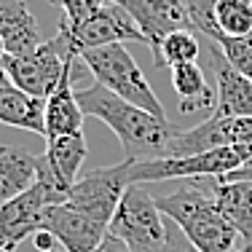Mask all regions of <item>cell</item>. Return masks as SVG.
<instances>
[{"label": "cell", "instance_id": "6da1fadb", "mask_svg": "<svg viewBox=\"0 0 252 252\" xmlns=\"http://www.w3.org/2000/svg\"><path fill=\"white\" fill-rule=\"evenodd\" d=\"M75 97L83 116H92L97 121H102L118 137V142L124 148V158L129 161L164 158L169 142L180 131L166 118H158L153 113L142 110V107L131 105V102L121 99L118 94L107 92L99 83L78 89Z\"/></svg>", "mask_w": 252, "mask_h": 252}, {"label": "cell", "instance_id": "7a4b0ae2", "mask_svg": "<svg viewBox=\"0 0 252 252\" xmlns=\"http://www.w3.org/2000/svg\"><path fill=\"white\" fill-rule=\"evenodd\" d=\"M156 204L199 252L236 250V228L220 215L215 199L204 193L199 185H185L175 193L156 199Z\"/></svg>", "mask_w": 252, "mask_h": 252}, {"label": "cell", "instance_id": "3957f363", "mask_svg": "<svg viewBox=\"0 0 252 252\" xmlns=\"http://www.w3.org/2000/svg\"><path fill=\"white\" fill-rule=\"evenodd\" d=\"M83 64L92 70V75L97 78L99 86H105L107 92L118 94L121 99L131 102V105L142 107V110L153 113L158 118H166V110L161 105V99L156 97L153 86L148 83L145 73L140 70V64L134 62L124 43H110L99 46V49H89L81 54Z\"/></svg>", "mask_w": 252, "mask_h": 252}, {"label": "cell", "instance_id": "277c9868", "mask_svg": "<svg viewBox=\"0 0 252 252\" xmlns=\"http://www.w3.org/2000/svg\"><path fill=\"white\" fill-rule=\"evenodd\" d=\"M252 161V145H233L218 148V151L185 156V158H148L131 161L129 183H161V180H201V177H225L242 169Z\"/></svg>", "mask_w": 252, "mask_h": 252}, {"label": "cell", "instance_id": "5b68a950", "mask_svg": "<svg viewBox=\"0 0 252 252\" xmlns=\"http://www.w3.org/2000/svg\"><path fill=\"white\" fill-rule=\"evenodd\" d=\"M107 231L121 239L131 252H164L169 242V225L164 220V212L140 185L126 188Z\"/></svg>", "mask_w": 252, "mask_h": 252}, {"label": "cell", "instance_id": "8992f818", "mask_svg": "<svg viewBox=\"0 0 252 252\" xmlns=\"http://www.w3.org/2000/svg\"><path fill=\"white\" fill-rule=\"evenodd\" d=\"M73 57L75 54L70 51L67 40L57 32L51 40H46L43 46H38L32 54H22V57L5 54L0 67L5 70L8 81L14 83L16 89H22L30 97L49 99L51 92L59 86V81H62L67 59H73Z\"/></svg>", "mask_w": 252, "mask_h": 252}, {"label": "cell", "instance_id": "52a82bcc", "mask_svg": "<svg viewBox=\"0 0 252 252\" xmlns=\"http://www.w3.org/2000/svg\"><path fill=\"white\" fill-rule=\"evenodd\" d=\"M129 169H131V161L124 158L116 166H99V169L86 172V175H81L73 183L64 204L89 215L92 220H97L102 225H110L126 188L131 185Z\"/></svg>", "mask_w": 252, "mask_h": 252}, {"label": "cell", "instance_id": "ba28073f", "mask_svg": "<svg viewBox=\"0 0 252 252\" xmlns=\"http://www.w3.org/2000/svg\"><path fill=\"white\" fill-rule=\"evenodd\" d=\"M57 32L67 40L70 51L75 57H81L89 49H99V46H110V43H126V40L145 43V35L140 32L134 19L126 14L121 5L110 3V0L102 8L94 11V14H89L86 19L75 22V25L62 19Z\"/></svg>", "mask_w": 252, "mask_h": 252}, {"label": "cell", "instance_id": "9c48e42d", "mask_svg": "<svg viewBox=\"0 0 252 252\" xmlns=\"http://www.w3.org/2000/svg\"><path fill=\"white\" fill-rule=\"evenodd\" d=\"M86 137L81 134H62L46 140L43 156H38V177L35 183L49 193L51 204H64L73 183L81 175L86 161Z\"/></svg>", "mask_w": 252, "mask_h": 252}, {"label": "cell", "instance_id": "30bf717a", "mask_svg": "<svg viewBox=\"0 0 252 252\" xmlns=\"http://www.w3.org/2000/svg\"><path fill=\"white\" fill-rule=\"evenodd\" d=\"M252 145V118H212L201 121L193 129H180L169 142L164 158H185V156L218 151V148Z\"/></svg>", "mask_w": 252, "mask_h": 252}, {"label": "cell", "instance_id": "8fae6325", "mask_svg": "<svg viewBox=\"0 0 252 252\" xmlns=\"http://www.w3.org/2000/svg\"><path fill=\"white\" fill-rule=\"evenodd\" d=\"M193 30L209 43L252 35V0H183Z\"/></svg>", "mask_w": 252, "mask_h": 252}, {"label": "cell", "instance_id": "7c38bea8", "mask_svg": "<svg viewBox=\"0 0 252 252\" xmlns=\"http://www.w3.org/2000/svg\"><path fill=\"white\" fill-rule=\"evenodd\" d=\"M51 207V199L38 183L16 199L0 204V250L14 252L25 239H32L43 228V212Z\"/></svg>", "mask_w": 252, "mask_h": 252}, {"label": "cell", "instance_id": "4fadbf2b", "mask_svg": "<svg viewBox=\"0 0 252 252\" xmlns=\"http://www.w3.org/2000/svg\"><path fill=\"white\" fill-rule=\"evenodd\" d=\"M110 3L121 5L134 19L151 51L158 49L161 40L175 30H193L183 0H110Z\"/></svg>", "mask_w": 252, "mask_h": 252}, {"label": "cell", "instance_id": "5bb4252c", "mask_svg": "<svg viewBox=\"0 0 252 252\" xmlns=\"http://www.w3.org/2000/svg\"><path fill=\"white\" fill-rule=\"evenodd\" d=\"M43 228L57 236L64 252H94L107 236V225L92 220L67 204H51L43 212Z\"/></svg>", "mask_w": 252, "mask_h": 252}, {"label": "cell", "instance_id": "9a60e30c", "mask_svg": "<svg viewBox=\"0 0 252 252\" xmlns=\"http://www.w3.org/2000/svg\"><path fill=\"white\" fill-rule=\"evenodd\" d=\"M209 67L218 81L212 118H252V81L225 62L218 49L209 57Z\"/></svg>", "mask_w": 252, "mask_h": 252}, {"label": "cell", "instance_id": "2e32d148", "mask_svg": "<svg viewBox=\"0 0 252 252\" xmlns=\"http://www.w3.org/2000/svg\"><path fill=\"white\" fill-rule=\"evenodd\" d=\"M73 64H75V57L67 59L62 81L51 92V97L46 99V113H43L46 140L49 137H62V134H81L83 131V118L86 116H83L81 105H78L75 89H73Z\"/></svg>", "mask_w": 252, "mask_h": 252}, {"label": "cell", "instance_id": "e0dca14e", "mask_svg": "<svg viewBox=\"0 0 252 252\" xmlns=\"http://www.w3.org/2000/svg\"><path fill=\"white\" fill-rule=\"evenodd\" d=\"M0 38L5 43V51L14 57L32 54L38 46L46 43L38 19L25 0H0Z\"/></svg>", "mask_w": 252, "mask_h": 252}, {"label": "cell", "instance_id": "ac0fdd59", "mask_svg": "<svg viewBox=\"0 0 252 252\" xmlns=\"http://www.w3.org/2000/svg\"><path fill=\"white\" fill-rule=\"evenodd\" d=\"M212 199L220 215L236 228V233L252 244V183L250 180H215Z\"/></svg>", "mask_w": 252, "mask_h": 252}, {"label": "cell", "instance_id": "d6986e66", "mask_svg": "<svg viewBox=\"0 0 252 252\" xmlns=\"http://www.w3.org/2000/svg\"><path fill=\"white\" fill-rule=\"evenodd\" d=\"M46 99L30 97L14 83H0V124L46 137Z\"/></svg>", "mask_w": 252, "mask_h": 252}, {"label": "cell", "instance_id": "ffe728a7", "mask_svg": "<svg viewBox=\"0 0 252 252\" xmlns=\"http://www.w3.org/2000/svg\"><path fill=\"white\" fill-rule=\"evenodd\" d=\"M38 156L16 145H0V204L16 199L35 185Z\"/></svg>", "mask_w": 252, "mask_h": 252}, {"label": "cell", "instance_id": "44dd1931", "mask_svg": "<svg viewBox=\"0 0 252 252\" xmlns=\"http://www.w3.org/2000/svg\"><path fill=\"white\" fill-rule=\"evenodd\" d=\"M169 78H172V89H175L180 99V113L183 116L215 107V94L209 89V81L204 75V70L199 67V62L169 67Z\"/></svg>", "mask_w": 252, "mask_h": 252}, {"label": "cell", "instance_id": "7402d4cb", "mask_svg": "<svg viewBox=\"0 0 252 252\" xmlns=\"http://www.w3.org/2000/svg\"><path fill=\"white\" fill-rule=\"evenodd\" d=\"M201 57L199 38L193 35V30H175L169 32L161 46L153 51L156 67H177V64H193Z\"/></svg>", "mask_w": 252, "mask_h": 252}, {"label": "cell", "instance_id": "603a6c76", "mask_svg": "<svg viewBox=\"0 0 252 252\" xmlns=\"http://www.w3.org/2000/svg\"><path fill=\"white\" fill-rule=\"evenodd\" d=\"M215 49L225 57V62L231 64L236 73L252 81V35L247 38H223L215 43Z\"/></svg>", "mask_w": 252, "mask_h": 252}, {"label": "cell", "instance_id": "cb8c5ba5", "mask_svg": "<svg viewBox=\"0 0 252 252\" xmlns=\"http://www.w3.org/2000/svg\"><path fill=\"white\" fill-rule=\"evenodd\" d=\"M51 5H59V8L64 11L62 19L70 22V25H75V22L86 19L89 14H94L97 8L107 3V0H49Z\"/></svg>", "mask_w": 252, "mask_h": 252}, {"label": "cell", "instance_id": "d4e9b609", "mask_svg": "<svg viewBox=\"0 0 252 252\" xmlns=\"http://www.w3.org/2000/svg\"><path fill=\"white\" fill-rule=\"evenodd\" d=\"M164 252H199V250L183 236V231H180L177 225H169V242H166Z\"/></svg>", "mask_w": 252, "mask_h": 252}, {"label": "cell", "instance_id": "484cf974", "mask_svg": "<svg viewBox=\"0 0 252 252\" xmlns=\"http://www.w3.org/2000/svg\"><path fill=\"white\" fill-rule=\"evenodd\" d=\"M32 247L38 252H59L62 244L57 242V236H54L51 231H46V228H40V231L32 233Z\"/></svg>", "mask_w": 252, "mask_h": 252}, {"label": "cell", "instance_id": "4316f807", "mask_svg": "<svg viewBox=\"0 0 252 252\" xmlns=\"http://www.w3.org/2000/svg\"><path fill=\"white\" fill-rule=\"evenodd\" d=\"M94 252H131V250L126 247V244H124L118 236H113V233L107 231V236L102 239V244H99V247L94 250Z\"/></svg>", "mask_w": 252, "mask_h": 252}, {"label": "cell", "instance_id": "83f0119b", "mask_svg": "<svg viewBox=\"0 0 252 252\" xmlns=\"http://www.w3.org/2000/svg\"><path fill=\"white\" fill-rule=\"evenodd\" d=\"M218 180H250V183H252V161L247 166H242V169L231 172V175H225V177H218Z\"/></svg>", "mask_w": 252, "mask_h": 252}, {"label": "cell", "instance_id": "f1b7e54d", "mask_svg": "<svg viewBox=\"0 0 252 252\" xmlns=\"http://www.w3.org/2000/svg\"><path fill=\"white\" fill-rule=\"evenodd\" d=\"M5 54H8V51H5V43H3V38H0V62L5 59Z\"/></svg>", "mask_w": 252, "mask_h": 252}, {"label": "cell", "instance_id": "f546056e", "mask_svg": "<svg viewBox=\"0 0 252 252\" xmlns=\"http://www.w3.org/2000/svg\"><path fill=\"white\" fill-rule=\"evenodd\" d=\"M244 250H247V252H252V244H247V247H244Z\"/></svg>", "mask_w": 252, "mask_h": 252}, {"label": "cell", "instance_id": "4dcf8cb0", "mask_svg": "<svg viewBox=\"0 0 252 252\" xmlns=\"http://www.w3.org/2000/svg\"><path fill=\"white\" fill-rule=\"evenodd\" d=\"M233 252H247V250H233Z\"/></svg>", "mask_w": 252, "mask_h": 252}, {"label": "cell", "instance_id": "1f68e13d", "mask_svg": "<svg viewBox=\"0 0 252 252\" xmlns=\"http://www.w3.org/2000/svg\"><path fill=\"white\" fill-rule=\"evenodd\" d=\"M0 252H8V250H0Z\"/></svg>", "mask_w": 252, "mask_h": 252}]
</instances>
